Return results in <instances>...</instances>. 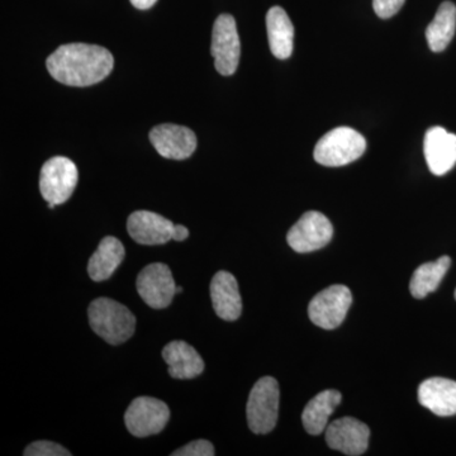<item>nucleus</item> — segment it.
Here are the masks:
<instances>
[{
  "label": "nucleus",
  "mask_w": 456,
  "mask_h": 456,
  "mask_svg": "<svg viewBox=\"0 0 456 456\" xmlns=\"http://www.w3.org/2000/svg\"><path fill=\"white\" fill-rule=\"evenodd\" d=\"M47 70L57 82L68 86H90L112 73L114 59L104 47L88 44L62 45L46 61Z\"/></svg>",
  "instance_id": "nucleus-1"
},
{
  "label": "nucleus",
  "mask_w": 456,
  "mask_h": 456,
  "mask_svg": "<svg viewBox=\"0 0 456 456\" xmlns=\"http://www.w3.org/2000/svg\"><path fill=\"white\" fill-rule=\"evenodd\" d=\"M89 325L93 331L110 345L130 340L136 330V317L126 305L110 298L94 299L90 303Z\"/></svg>",
  "instance_id": "nucleus-2"
},
{
  "label": "nucleus",
  "mask_w": 456,
  "mask_h": 456,
  "mask_svg": "<svg viewBox=\"0 0 456 456\" xmlns=\"http://www.w3.org/2000/svg\"><path fill=\"white\" fill-rule=\"evenodd\" d=\"M365 150L367 141L362 134L350 127H338L318 141L314 156L323 167H338L358 160Z\"/></svg>",
  "instance_id": "nucleus-3"
},
{
  "label": "nucleus",
  "mask_w": 456,
  "mask_h": 456,
  "mask_svg": "<svg viewBox=\"0 0 456 456\" xmlns=\"http://www.w3.org/2000/svg\"><path fill=\"white\" fill-rule=\"evenodd\" d=\"M279 399L281 391L274 378L264 377L255 383L246 406L248 425L254 434H269L274 430L279 416Z\"/></svg>",
  "instance_id": "nucleus-4"
},
{
  "label": "nucleus",
  "mask_w": 456,
  "mask_h": 456,
  "mask_svg": "<svg viewBox=\"0 0 456 456\" xmlns=\"http://www.w3.org/2000/svg\"><path fill=\"white\" fill-rule=\"evenodd\" d=\"M77 167L70 159L55 156L42 167L40 174V191L46 202L64 204L73 196L77 188Z\"/></svg>",
  "instance_id": "nucleus-5"
},
{
  "label": "nucleus",
  "mask_w": 456,
  "mask_h": 456,
  "mask_svg": "<svg viewBox=\"0 0 456 456\" xmlns=\"http://www.w3.org/2000/svg\"><path fill=\"white\" fill-rule=\"evenodd\" d=\"M211 53L215 68L224 77H231L239 68L241 44L237 32L235 18L221 14L216 20L212 31Z\"/></svg>",
  "instance_id": "nucleus-6"
},
{
  "label": "nucleus",
  "mask_w": 456,
  "mask_h": 456,
  "mask_svg": "<svg viewBox=\"0 0 456 456\" xmlns=\"http://www.w3.org/2000/svg\"><path fill=\"white\" fill-rule=\"evenodd\" d=\"M169 419L170 410L167 404L152 397L134 399L125 413L126 428L136 437L160 434Z\"/></svg>",
  "instance_id": "nucleus-7"
},
{
  "label": "nucleus",
  "mask_w": 456,
  "mask_h": 456,
  "mask_svg": "<svg viewBox=\"0 0 456 456\" xmlns=\"http://www.w3.org/2000/svg\"><path fill=\"white\" fill-rule=\"evenodd\" d=\"M353 296L345 285H331L317 294L308 305V316L314 325L325 330H334L344 322L349 311Z\"/></svg>",
  "instance_id": "nucleus-8"
},
{
  "label": "nucleus",
  "mask_w": 456,
  "mask_h": 456,
  "mask_svg": "<svg viewBox=\"0 0 456 456\" xmlns=\"http://www.w3.org/2000/svg\"><path fill=\"white\" fill-rule=\"evenodd\" d=\"M334 227L322 213L305 212L287 235L288 245L296 253H312L331 241Z\"/></svg>",
  "instance_id": "nucleus-9"
},
{
  "label": "nucleus",
  "mask_w": 456,
  "mask_h": 456,
  "mask_svg": "<svg viewBox=\"0 0 456 456\" xmlns=\"http://www.w3.org/2000/svg\"><path fill=\"white\" fill-rule=\"evenodd\" d=\"M137 292L149 307L163 310L173 302L176 284L169 266L163 263L150 264L136 279Z\"/></svg>",
  "instance_id": "nucleus-10"
},
{
  "label": "nucleus",
  "mask_w": 456,
  "mask_h": 456,
  "mask_svg": "<svg viewBox=\"0 0 456 456\" xmlns=\"http://www.w3.org/2000/svg\"><path fill=\"white\" fill-rule=\"evenodd\" d=\"M370 430L367 425L353 417L336 419L326 428V441L329 448L342 454L358 456L367 452Z\"/></svg>",
  "instance_id": "nucleus-11"
},
{
  "label": "nucleus",
  "mask_w": 456,
  "mask_h": 456,
  "mask_svg": "<svg viewBox=\"0 0 456 456\" xmlns=\"http://www.w3.org/2000/svg\"><path fill=\"white\" fill-rule=\"evenodd\" d=\"M149 137L159 154L173 160L191 158L197 149L196 134L191 128L173 123L156 126Z\"/></svg>",
  "instance_id": "nucleus-12"
},
{
  "label": "nucleus",
  "mask_w": 456,
  "mask_h": 456,
  "mask_svg": "<svg viewBox=\"0 0 456 456\" xmlns=\"http://www.w3.org/2000/svg\"><path fill=\"white\" fill-rule=\"evenodd\" d=\"M173 222L150 211L132 213L127 220V231L132 239L140 245H164L173 240Z\"/></svg>",
  "instance_id": "nucleus-13"
},
{
  "label": "nucleus",
  "mask_w": 456,
  "mask_h": 456,
  "mask_svg": "<svg viewBox=\"0 0 456 456\" xmlns=\"http://www.w3.org/2000/svg\"><path fill=\"white\" fill-rule=\"evenodd\" d=\"M424 152L431 173L445 175L456 164V134L440 126L430 128L425 134Z\"/></svg>",
  "instance_id": "nucleus-14"
},
{
  "label": "nucleus",
  "mask_w": 456,
  "mask_h": 456,
  "mask_svg": "<svg viewBox=\"0 0 456 456\" xmlns=\"http://www.w3.org/2000/svg\"><path fill=\"white\" fill-rule=\"evenodd\" d=\"M211 298L216 314L222 320L236 321L241 316V294L236 278L231 273L221 270L213 277Z\"/></svg>",
  "instance_id": "nucleus-15"
},
{
  "label": "nucleus",
  "mask_w": 456,
  "mask_h": 456,
  "mask_svg": "<svg viewBox=\"0 0 456 456\" xmlns=\"http://www.w3.org/2000/svg\"><path fill=\"white\" fill-rule=\"evenodd\" d=\"M419 401L440 417L456 415V382L446 378H430L419 384Z\"/></svg>",
  "instance_id": "nucleus-16"
},
{
  "label": "nucleus",
  "mask_w": 456,
  "mask_h": 456,
  "mask_svg": "<svg viewBox=\"0 0 456 456\" xmlns=\"http://www.w3.org/2000/svg\"><path fill=\"white\" fill-rule=\"evenodd\" d=\"M163 358L169 365V374L175 379H194L203 373L202 356L188 342H169L163 349Z\"/></svg>",
  "instance_id": "nucleus-17"
},
{
  "label": "nucleus",
  "mask_w": 456,
  "mask_h": 456,
  "mask_svg": "<svg viewBox=\"0 0 456 456\" xmlns=\"http://www.w3.org/2000/svg\"><path fill=\"white\" fill-rule=\"evenodd\" d=\"M125 246L118 239L107 236L102 240L97 251L92 255L88 264L89 277L94 281H107L125 259Z\"/></svg>",
  "instance_id": "nucleus-18"
},
{
  "label": "nucleus",
  "mask_w": 456,
  "mask_h": 456,
  "mask_svg": "<svg viewBox=\"0 0 456 456\" xmlns=\"http://www.w3.org/2000/svg\"><path fill=\"white\" fill-rule=\"evenodd\" d=\"M266 28L273 55L279 60L290 57L293 53L294 27L283 8L269 9L266 14Z\"/></svg>",
  "instance_id": "nucleus-19"
},
{
  "label": "nucleus",
  "mask_w": 456,
  "mask_h": 456,
  "mask_svg": "<svg viewBox=\"0 0 456 456\" xmlns=\"http://www.w3.org/2000/svg\"><path fill=\"white\" fill-rule=\"evenodd\" d=\"M341 393L335 389H327L312 398L302 413L305 431L311 435L322 434L329 426V419L334 413L335 408L341 403Z\"/></svg>",
  "instance_id": "nucleus-20"
},
{
  "label": "nucleus",
  "mask_w": 456,
  "mask_h": 456,
  "mask_svg": "<svg viewBox=\"0 0 456 456\" xmlns=\"http://www.w3.org/2000/svg\"><path fill=\"white\" fill-rule=\"evenodd\" d=\"M455 29V4L452 2H444L437 9L436 16L426 29V38H428L430 50L434 53H441L445 50L454 38Z\"/></svg>",
  "instance_id": "nucleus-21"
},
{
  "label": "nucleus",
  "mask_w": 456,
  "mask_h": 456,
  "mask_svg": "<svg viewBox=\"0 0 456 456\" xmlns=\"http://www.w3.org/2000/svg\"><path fill=\"white\" fill-rule=\"evenodd\" d=\"M450 265H452V260L449 256H441L434 263L422 264L411 278V294L416 299H424L428 294L435 292L448 273Z\"/></svg>",
  "instance_id": "nucleus-22"
},
{
  "label": "nucleus",
  "mask_w": 456,
  "mask_h": 456,
  "mask_svg": "<svg viewBox=\"0 0 456 456\" xmlns=\"http://www.w3.org/2000/svg\"><path fill=\"white\" fill-rule=\"evenodd\" d=\"M25 456H70L71 452L64 446L53 441H36L31 445L27 446Z\"/></svg>",
  "instance_id": "nucleus-23"
},
{
  "label": "nucleus",
  "mask_w": 456,
  "mask_h": 456,
  "mask_svg": "<svg viewBox=\"0 0 456 456\" xmlns=\"http://www.w3.org/2000/svg\"><path fill=\"white\" fill-rule=\"evenodd\" d=\"M215 448L209 441L196 440L187 444L175 452H171V456H213Z\"/></svg>",
  "instance_id": "nucleus-24"
},
{
  "label": "nucleus",
  "mask_w": 456,
  "mask_h": 456,
  "mask_svg": "<svg viewBox=\"0 0 456 456\" xmlns=\"http://www.w3.org/2000/svg\"><path fill=\"white\" fill-rule=\"evenodd\" d=\"M406 0H373L375 13L382 20H388L398 13Z\"/></svg>",
  "instance_id": "nucleus-25"
},
{
  "label": "nucleus",
  "mask_w": 456,
  "mask_h": 456,
  "mask_svg": "<svg viewBox=\"0 0 456 456\" xmlns=\"http://www.w3.org/2000/svg\"><path fill=\"white\" fill-rule=\"evenodd\" d=\"M188 236L189 231L187 227L183 226V224H175L173 240H175V241H184V240L188 239Z\"/></svg>",
  "instance_id": "nucleus-26"
},
{
  "label": "nucleus",
  "mask_w": 456,
  "mask_h": 456,
  "mask_svg": "<svg viewBox=\"0 0 456 456\" xmlns=\"http://www.w3.org/2000/svg\"><path fill=\"white\" fill-rule=\"evenodd\" d=\"M130 2L134 8L146 11V9L151 8L158 0H130Z\"/></svg>",
  "instance_id": "nucleus-27"
},
{
  "label": "nucleus",
  "mask_w": 456,
  "mask_h": 456,
  "mask_svg": "<svg viewBox=\"0 0 456 456\" xmlns=\"http://www.w3.org/2000/svg\"><path fill=\"white\" fill-rule=\"evenodd\" d=\"M183 292V287H176V294Z\"/></svg>",
  "instance_id": "nucleus-28"
},
{
  "label": "nucleus",
  "mask_w": 456,
  "mask_h": 456,
  "mask_svg": "<svg viewBox=\"0 0 456 456\" xmlns=\"http://www.w3.org/2000/svg\"><path fill=\"white\" fill-rule=\"evenodd\" d=\"M455 299H456V289H455Z\"/></svg>",
  "instance_id": "nucleus-29"
}]
</instances>
